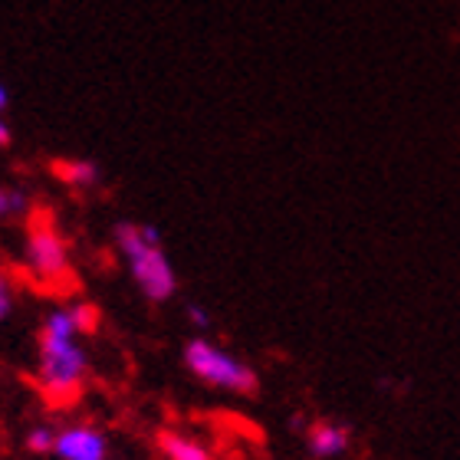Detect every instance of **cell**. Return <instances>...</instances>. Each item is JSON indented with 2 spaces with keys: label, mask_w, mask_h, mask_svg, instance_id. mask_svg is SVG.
<instances>
[{
  "label": "cell",
  "mask_w": 460,
  "mask_h": 460,
  "mask_svg": "<svg viewBox=\"0 0 460 460\" xmlns=\"http://www.w3.org/2000/svg\"><path fill=\"white\" fill-rule=\"evenodd\" d=\"M23 208H27V198H23V194L4 191V188H0V217H4V214H13V211H23Z\"/></svg>",
  "instance_id": "8fae6325"
},
{
  "label": "cell",
  "mask_w": 460,
  "mask_h": 460,
  "mask_svg": "<svg viewBox=\"0 0 460 460\" xmlns=\"http://www.w3.org/2000/svg\"><path fill=\"white\" fill-rule=\"evenodd\" d=\"M184 365L191 368L194 378H201L204 385L224 388V392L250 394L257 392V372L250 368L243 358H237L234 352L214 345L211 339H191L184 345Z\"/></svg>",
  "instance_id": "3957f363"
},
{
  "label": "cell",
  "mask_w": 460,
  "mask_h": 460,
  "mask_svg": "<svg viewBox=\"0 0 460 460\" xmlns=\"http://www.w3.org/2000/svg\"><path fill=\"white\" fill-rule=\"evenodd\" d=\"M73 309V319H76L79 332H96L99 326V309L89 306V303H79V306H69Z\"/></svg>",
  "instance_id": "30bf717a"
},
{
  "label": "cell",
  "mask_w": 460,
  "mask_h": 460,
  "mask_svg": "<svg viewBox=\"0 0 460 460\" xmlns=\"http://www.w3.org/2000/svg\"><path fill=\"white\" fill-rule=\"evenodd\" d=\"M27 267L30 273L49 289L73 287V270H69V247L63 234L53 227L49 214H37L30 221L27 237Z\"/></svg>",
  "instance_id": "277c9868"
},
{
  "label": "cell",
  "mask_w": 460,
  "mask_h": 460,
  "mask_svg": "<svg viewBox=\"0 0 460 460\" xmlns=\"http://www.w3.org/2000/svg\"><path fill=\"white\" fill-rule=\"evenodd\" d=\"M53 454L59 460H106L109 444L106 434L96 431L93 424H69V428L57 431Z\"/></svg>",
  "instance_id": "5b68a950"
},
{
  "label": "cell",
  "mask_w": 460,
  "mask_h": 460,
  "mask_svg": "<svg viewBox=\"0 0 460 460\" xmlns=\"http://www.w3.org/2000/svg\"><path fill=\"white\" fill-rule=\"evenodd\" d=\"M188 319H191L194 326H201V329L211 326V313H208V309H201V306H188Z\"/></svg>",
  "instance_id": "4fadbf2b"
},
{
  "label": "cell",
  "mask_w": 460,
  "mask_h": 460,
  "mask_svg": "<svg viewBox=\"0 0 460 460\" xmlns=\"http://www.w3.org/2000/svg\"><path fill=\"white\" fill-rule=\"evenodd\" d=\"M4 145H10V128H7V122H0V148Z\"/></svg>",
  "instance_id": "5bb4252c"
},
{
  "label": "cell",
  "mask_w": 460,
  "mask_h": 460,
  "mask_svg": "<svg viewBox=\"0 0 460 460\" xmlns=\"http://www.w3.org/2000/svg\"><path fill=\"white\" fill-rule=\"evenodd\" d=\"M115 243L128 260L135 283L152 303H164L174 296L178 277L172 270V260L162 250V234L152 224H119L115 227Z\"/></svg>",
  "instance_id": "7a4b0ae2"
},
{
  "label": "cell",
  "mask_w": 460,
  "mask_h": 460,
  "mask_svg": "<svg viewBox=\"0 0 460 460\" xmlns=\"http://www.w3.org/2000/svg\"><path fill=\"white\" fill-rule=\"evenodd\" d=\"M0 109H7V89L0 86Z\"/></svg>",
  "instance_id": "9a60e30c"
},
{
  "label": "cell",
  "mask_w": 460,
  "mask_h": 460,
  "mask_svg": "<svg viewBox=\"0 0 460 460\" xmlns=\"http://www.w3.org/2000/svg\"><path fill=\"white\" fill-rule=\"evenodd\" d=\"M79 326L73 319V309H53L40 332V368L37 382L53 402L76 398L86 378L89 358L79 345Z\"/></svg>",
  "instance_id": "6da1fadb"
},
{
  "label": "cell",
  "mask_w": 460,
  "mask_h": 460,
  "mask_svg": "<svg viewBox=\"0 0 460 460\" xmlns=\"http://www.w3.org/2000/svg\"><path fill=\"white\" fill-rule=\"evenodd\" d=\"M349 447H352V431H349L345 424H336V421L309 424V451L316 454V457H323V460L342 457Z\"/></svg>",
  "instance_id": "8992f818"
},
{
  "label": "cell",
  "mask_w": 460,
  "mask_h": 460,
  "mask_svg": "<svg viewBox=\"0 0 460 460\" xmlns=\"http://www.w3.org/2000/svg\"><path fill=\"white\" fill-rule=\"evenodd\" d=\"M10 309H13V293H10V283L0 277V319L10 316Z\"/></svg>",
  "instance_id": "7c38bea8"
},
{
  "label": "cell",
  "mask_w": 460,
  "mask_h": 460,
  "mask_svg": "<svg viewBox=\"0 0 460 460\" xmlns=\"http://www.w3.org/2000/svg\"><path fill=\"white\" fill-rule=\"evenodd\" d=\"M162 451L168 460H211L208 447H201L184 434H162Z\"/></svg>",
  "instance_id": "52a82bcc"
},
{
  "label": "cell",
  "mask_w": 460,
  "mask_h": 460,
  "mask_svg": "<svg viewBox=\"0 0 460 460\" xmlns=\"http://www.w3.org/2000/svg\"><path fill=\"white\" fill-rule=\"evenodd\" d=\"M53 174L73 188H89L99 181V168L93 162H53Z\"/></svg>",
  "instance_id": "ba28073f"
},
{
  "label": "cell",
  "mask_w": 460,
  "mask_h": 460,
  "mask_svg": "<svg viewBox=\"0 0 460 460\" xmlns=\"http://www.w3.org/2000/svg\"><path fill=\"white\" fill-rule=\"evenodd\" d=\"M53 444H57V431H53V428H33V431L27 434V447L33 454H49Z\"/></svg>",
  "instance_id": "9c48e42d"
}]
</instances>
